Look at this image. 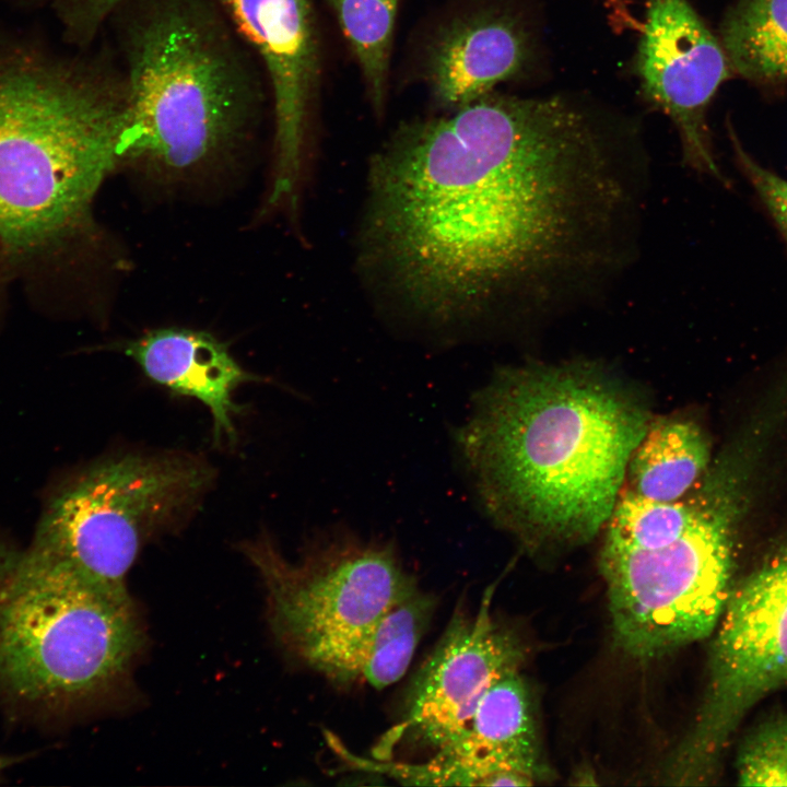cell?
<instances>
[{
    "mask_svg": "<svg viewBox=\"0 0 787 787\" xmlns=\"http://www.w3.org/2000/svg\"><path fill=\"white\" fill-rule=\"evenodd\" d=\"M602 116L491 92L402 124L371 160L357 261L376 302L465 330L604 263L625 203Z\"/></svg>",
    "mask_w": 787,
    "mask_h": 787,
    "instance_id": "cell-1",
    "label": "cell"
},
{
    "mask_svg": "<svg viewBox=\"0 0 787 787\" xmlns=\"http://www.w3.org/2000/svg\"><path fill=\"white\" fill-rule=\"evenodd\" d=\"M651 421L594 363L521 364L474 395L456 444L498 526L530 545H575L603 530Z\"/></svg>",
    "mask_w": 787,
    "mask_h": 787,
    "instance_id": "cell-2",
    "label": "cell"
},
{
    "mask_svg": "<svg viewBox=\"0 0 787 787\" xmlns=\"http://www.w3.org/2000/svg\"><path fill=\"white\" fill-rule=\"evenodd\" d=\"M122 96L79 62L0 31V249L44 263L78 237L122 158Z\"/></svg>",
    "mask_w": 787,
    "mask_h": 787,
    "instance_id": "cell-3",
    "label": "cell"
},
{
    "mask_svg": "<svg viewBox=\"0 0 787 787\" xmlns=\"http://www.w3.org/2000/svg\"><path fill=\"white\" fill-rule=\"evenodd\" d=\"M145 635L128 590L16 552L0 583V689L71 709L129 690Z\"/></svg>",
    "mask_w": 787,
    "mask_h": 787,
    "instance_id": "cell-4",
    "label": "cell"
},
{
    "mask_svg": "<svg viewBox=\"0 0 787 787\" xmlns=\"http://www.w3.org/2000/svg\"><path fill=\"white\" fill-rule=\"evenodd\" d=\"M751 470L719 457L689 493L692 512L682 533L654 549L601 547L616 644L651 659L712 635L730 590L738 525Z\"/></svg>",
    "mask_w": 787,
    "mask_h": 787,
    "instance_id": "cell-5",
    "label": "cell"
},
{
    "mask_svg": "<svg viewBox=\"0 0 787 787\" xmlns=\"http://www.w3.org/2000/svg\"><path fill=\"white\" fill-rule=\"evenodd\" d=\"M247 84L219 31L199 10L164 5L133 35L122 95V156L183 172L235 143Z\"/></svg>",
    "mask_w": 787,
    "mask_h": 787,
    "instance_id": "cell-6",
    "label": "cell"
},
{
    "mask_svg": "<svg viewBox=\"0 0 787 787\" xmlns=\"http://www.w3.org/2000/svg\"><path fill=\"white\" fill-rule=\"evenodd\" d=\"M240 550L265 585L274 638L290 656L336 682L360 681L368 634L418 584L391 542L336 528L316 536L297 561L268 535Z\"/></svg>",
    "mask_w": 787,
    "mask_h": 787,
    "instance_id": "cell-7",
    "label": "cell"
},
{
    "mask_svg": "<svg viewBox=\"0 0 787 787\" xmlns=\"http://www.w3.org/2000/svg\"><path fill=\"white\" fill-rule=\"evenodd\" d=\"M213 477L208 462L179 451L104 458L55 491L28 552L92 584L127 590L144 543L183 525Z\"/></svg>",
    "mask_w": 787,
    "mask_h": 787,
    "instance_id": "cell-8",
    "label": "cell"
},
{
    "mask_svg": "<svg viewBox=\"0 0 787 787\" xmlns=\"http://www.w3.org/2000/svg\"><path fill=\"white\" fill-rule=\"evenodd\" d=\"M694 721L663 767L676 785H706L748 712L787 685V539L733 583L715 629Z\"/></svg>",
    "mask_w": 787,
    "mask_h": 787,
    "instance_id": "cell-9",
    "label": "cell"
},
{
    "mask_svg": "<svg viewBox=\"0 0 787 787\" xmlns=\"http://www.w3.org/2000/svg\"><path fill=\"white\" fill-rule=\"evenodd\" d=\"M494 586L471 614L458 607L436 647L415 674L401 720L381 738L376 755L389 757L401 741L432 752L468 726L485 692L519 672L526 647L492 611Z\"/></svg>",
    "mask_w": 787,
    "mask_h": 787,
    "instance_id": "cell-10",
    "label": "cell"
},
{
    "mask_svg": "<svg viewBox=\"0 0 787 787\" xmlns=\"http://www.w3.org/2000/svg\"><path fill=\"white\" fill-rule=\"evenodd\" d=\"M729 66L723 45L686 0H648L636 58L643 91L674 122L684 164L724 185L729 181L716 161L705 111Z\"/></svg>",
    "mask_w": 787,
    "mask_h": 787,
    "instance_id": "cell-11",
    "label": "cell"
},
{
    "mask_svg": "<svg viewBox=\"0 0 787 787\" xmlns=\"http://www.w3.org/2000/svg\"><path fill=\"white\" fill-rule=\"evenodd\" d=\"M267 69L275 117V166L270 204H294L308 114L318 80L310 0H219Z\"/></svg>",
    "mask_w": 787,
    "mask_h": 787,
    "instance_id": "cell-12",
    "label": "cell"
},
{
    "mask_svg": "<svg viewBox=\"0 0 787 787\" xmlns=\"http://www.w3.org/2000/svg\"><path fill=\"white\" fill-rule=\"evenodd\" d=\"M401 782L433 786H531L549 775L531 691L519 672L495 682L468 726L423 763H389Z\"/></svg>",
    "mask_w": 787,
    "mask_h": 787,
    "instance_id": "cell-13",
    "label": "cell"
},
{
    "mask_svg": "<svg viewBox=\"0 0 787 787\" xmlns=\"http://www.w3.org/2000/svg\"><path fill=\"white\" fill-rule=\"evenodd\" d=\"M536 33L522 11L486 4L447 21L427 54L438 107L451 110L522 74L536 55Z\"/></svg>",
    "mask_w": 787,
    "mask_h": 787,
    "instance_id": "cell-14",
    "label": "cell"
},
{
    "mask_svg": "<svg viewBox=\"0 0 787 787\" xmlns=\"http://www.w3.org/2000/svg\"><path fill=\"white\" fill-rule=\"evenodd\" d=\"M121 350L155 384L202 402L211 412L218 443L235 442L233 418L240 409L233 393L242 384L263 378L245 371L226 343L205 331L172 327L127 341Z\"/></svg>",
    "mask_w": 787,
    "mask_h": 787,
    "instance_id": "cell-15",
    "label": "cell"
},
{
    "mask_svg": "<svg viewBox=\"0 0 787 787\" xmlns=\"http://www.w3.org/2000/svg\"><path fill=\"white\" fill-rule=\"evenodd\" d=\"M710 462L709 439L695 421L653 420L631 456L626 489L654 501H678L694 489Z\"/></svg>",
    "mask_w": 787,
    "mask_h": 787,
    "instance_id": "cell-16",
    "label": "cell"
},
{
    "mask_svg": "<svg viewBox=\"0 0 787 787\" xmlns=\"http://www.w3.org/2000/svg\"><path fill=\"white\" fill-rule=\"evenodd\" d=\"M729 64L762 81L787 80V0H739L721 26Z\"/></svg>",
    "mask_w": 787,
    "mask_h": 787,
    "instance_id": "cell-17",
    "label": "cell"
},
{
    "mask_svg": "<svg viewBox=\"0 0 787 787\" xmlns=\"http://www.w3.org/2000/svg\"><path fill=\"white\" fill-rule=\"evenodd\" d=\"M436 608L433 595L416 585L380 616L365 642L360 681L381 690L408 670Z\"/></svg>",
    "mask_w": 787,
    "mask_h": 787,
    "instance_id": "cell-18",
    "label": "cell"
},
{
    "mask_svg": "<svg viewBox=\"0 0 787 787\" xmlns=\"http://www.w3.org/2000/svg\"><path fill=\"white\" fill-rule=\"evenodd\" d=\"M359 61L376 113L386 103L389 60L400 0H329Z\"/></svg>",
    "mask_w": 787,
    "mask_h": 787,
    "instance_id": "cell-19",
    "label": "cell"
},
{
    "mask_svg": "<svg viewBox=\"0 0 787 787\" xmlns=\"http://www.w3.org/2000/svg\"><path fill=\"white\" fill-rule=\"evenodd\" d=\"M736 771L742 786H787V715L763 723L747 737Z\"/></svg>",
    "mask_w": 787,
    "mask_h": 787,
    "instance_id": "cell-20",
    "label": "cell"
},
{
    "mask_svg": "<svg viewBox=\"0 0 787 787\" xmlns=\"http://www.w3.org/2000/svg\"><path fill=\"white\" fill-rule=\"evenodd\" d=\"M732 143L738 169L787 244V179L761 165L737 141L732 140Z\"/></svg>",
    "mask_w": 787,
    "mask_h": 787,
    "instance_id": "cell-21",
    "label": "cell"
},
{
    "mask_svg": "<svg viewBox=\"0 0 787 787\" xmlns=\"http://www.w3.org/2000/svg\"><path fill=\"white\" fill-rule=\"evenodd\" d=\"M23 7H48L73 39H87L98 25L129 0H1Z\"/></svg>",
    "mask_w": 787,
    "mask_h": 787,
    "instance_id": "cell-22",
    "label": "cell"
},
{
    "mask_svg": "<svg viewBox=\"0 0 787 787\" xmlns=\"http://www.w3.org/2000/svg\"><path fill=\"white\" fill-rule=\"evenodd\" d=\"M4 263H5L4 258H3L2 251L0 249V301H1V291H2V280L4 279L3 272H2L4 269Z\"/></svg>",
    "mask_w": 787,
    "mask_h": 787,
    "instance_id": "cell-23",
    "label": "cell"
},
{
    "mask_svg": "<svg viewBox=\"0 0 787 787\" xmlns=\"http://www.w3.org/2000/svg\"><path fill=\"white\" fill-rule=\"evenodd\" d=\"M8 763H9V760H8V759H4V757H1V756H0V772H1V770H2L4 766L8 765Z\"/></svg>",
    "mask_w": 787,
    "mask_h": 787,
    "instance_id": "cell-24",
    "label": "cell"
}]
</instances>
